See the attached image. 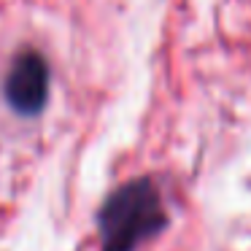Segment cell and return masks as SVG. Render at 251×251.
I'll return each instance as SVG.
<instances>
[{"mask_svg":"<svg viewBox=\"0 0 251 251\" xmlns=\"http://www.w3.org/2000/svg\"><path fill=\"white\" fill-rule=\"evenodd\" d=\"M103 251H138L168 224L159 189L151 178H135L114 192L100 208Z\"/></svg>","mask_w":251,"mask_h":251,"instance_id":"1","label":"cell"},{"mask_svg":"<svg viewBox=\"0 0 251 251\" xmlns=\"http://www.w3.org/2000/svg\"><path fill=\"white\" fill-rule=\"evenodd\" d=\"M3 98L22 116H35L44 111L49 98V65L38 51L25 49L14 57L3 78Z\"/></svg>","mask_w":251,"mask_h":251,"instance_id":"2","label":"cell"}]
</instances>
